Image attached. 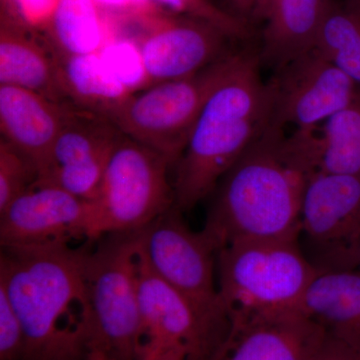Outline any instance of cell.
Segmentation results:
<instances>
[{
  "label": "cell",
  "mask_w": 360,
  "mask_h": 360,
  "mask_svg": "<svg viewBox=\"0 0 360 360\" xmlns=\"http://www.w3.org/2000/svg\"><path fill=\"white\" fill-rule=\"evenodd\" d=\"M85 250L1 248L0 285L22 323V360H89L94 354Z\"/></svg>",
  "instance_id": "obj_1"
},
{
  "label": "cell",
  "mask_w": 360,
  "mask_h": 360,
  "mask_svg": "<svg viewBox=\"0 0 360 360\" xmlns=\"http://www.w3.org/2000/svg\"><path fill=\"white\" fill-rule=\"evenodd\" d=\"M312 174L283 130L269 125L220 179L201 232L217 252L234 241L298 240Z\"/></svg>",
  "instance_id": "obj_2"
},
{
  "label": "cell",
  "mask_w": 360,
  "mask_h": 360,
  "mask_svg": "<svg viewBox=\"0 0 360 360\" xmlns=\"http://www.w3.org/2000/svg\"><path fill=\"white\" fill-rule=\"evenodd\" d=\"M260 65L259 54L250 49L229 56L174 165V206L180 212L193 210L212 195L220 179L269 127L271 96Z\"/></svg>",
  "instance_id": "obj_3"
},
{
  "label": "cell",
  "mask_w": 360,
  "mask_h": 360,
  "mask_svg": "<svg viewBox=\"0 0 360 360\" xmlns=\"http://www.w3.org/2000/svg\"><path fill=\"white\" fill-rule=\"evenodd\" d=\"M217 272L229 321L303 311L317 274L296 239L234 241L217 252Z\"/></svg>",
  "instance_id": "obj_4"
},
{
  "label": "cell",
  "mask_w": 360,
  "mask_h": 360,
  "mask_svg": "<svg viewBox=\"0 0 360 360\" xmlns=\"http://www.w3.org/2000/svg\"><path fill=\"white\" fill-rule=\"evenodd\" d=\"M141 236L115 232L85 250L84 276L94 319V352L136 360L146 342L139 298Z\"/></svg>",
  "instance_id": "obj_5"
},
{
  "label": "cell",
  "mask_w": 360,
  "mask_h": 360,
  "mask_svg": "<svg viewBox=\"0 0 360 360\" xmlns=\"http://www.w3.org/2000/svg\"><path fill=\"white\" fill-rule=\"evenodd\" d=\"M172 167L165 156L122 134L92 200L94 241L141 231L174 207Z\"/></svg>",
  "instance_id": "obj_6"
},
{
  "label": "cell",
  "mask_w": 360,
  "mask_h": 360,
  "mask_svg": "<svg viewBox=\"0 0 360 360\" xmlns=\"http://www.w3.org/2000/svg\"><path fill=\"white\" fill-rule=\"evenodd\" d=\"M112 35L141 49L151 84L191 77L225 54L231 39L217 26L165 11L153 4L110 14Z\"/></svg>",
  "instance_id": "obj_7"
},
{
  "label": "cell",
  "mask_w": 360,
  "mask_h": 360,
  "mask_svg": "<svg viewBox=\"0 0 360 360\" xmlns=\"http://www.w3.org/2000/svg\"><path fill=\"white\" fill-rule=\"evenodd\" d=\"M231 54L191 77L153 84L132 94L110 122L123 134L165 156L174 167Z\"/></svg>",
  "instance_id": "obj_8"
},
{
  "label": "cell",
  "mask_w": 360,
  "mask_h": 360,
  "mask_svg": "<svg viewBox=\"0 0 360 360\" xmlns=\"http://www.w3.org/2000/svg\"><path fill=\"white\" fill-rule=\"evenodd\" d=\"M298 245L316 272L357 269L360 176L316 172L303 193Z\"/></svg>",
  "instance_id": "obj_9"
},
{
  "label": "cell",
  "mask_w": 360,
  "mask_h": 360,
  "mask_svg": "<svg viewBox=\"0 0 360 360\" xmlns=\"http://www.w3.org/2000/svg\"><path fill=\"white\" fill-rule=\"evenodd\" d=\"M151 269L201 311L229 321L215 281L217 253L202 232L191 231L175 206L139 231Z\"/></svg>",
  "instance_id": "obj_10"
},
{
  "label": "cell",
  "mask_w": 360,
  "mask_h": 360,
  "mask_svg": "<svg viewBox=\"0 0 360 360\" xmlns=\"http://www.w3.org/2000/svg\"><path fill=\"white\" fill-rule=\"evenodd\" d=\"M267 84L269 125L278 129H314L360 99V84L314 49L277 68Z\"/></svg>",
  "instance_id": "obj_11"
},
{
  "label": "cell",
  "mask_w": 360,
  "mask_h": 360,
  "mask_svg": "<svg viewBox=\"0 0 360 360\" xmlns=\"http://www.w3.org/2000/svg\"><path fill=\"white\" fill-rule=\"evenodd\" d=\"M92 201L73 195L56 184L37 179L0 213L1 248L71 246L94 243Z\"/></svg>",
  "instance_id": "obj_12"
},
{
  "label": "cell",
  "mask_w": 360,
  "mask_h": 360,
  "mask_svg": "<svg viewBox=\"0 0 360 360\" xmlns=\"http://www.w3.org/2000/svg\"><path fill=\"white\" fill-rule=\"evenodd\" d=\"M139 298L144 343L179 348L189 360L212 359L229 331V322L201 311L161 279L149 266L141 245Z\"/></svg>",
  "instance_id": "obj_13"
},
{
  "label": "cell",
  "mask_w": 360,
  "mask_h": 360,
  "mask_svg": "<svg viewBox=\"0 0 360 360\" xmlns=\"http://www.w3.org/2000/svg\"><path fill=\"white\" fill-rule=\"evenodd\" d=\"M122 136V132L108 118L72 104L46 167L37 179L94 200Z\"/></svg>",
  "instance_id": "obj_14"
},
{
  "label": "cell",
  "mask_w": 360,
  "mask_h": 360,
  "mask_svg": "<svg viewBox=\"0 0 360 360\" xmlns=\"http://www.w3.org/2000/svg\"><path fill=\"white\" fill-rule=\"evenodd\" d=\"M326 340L304 311L236 319L212 360H315Z\"/></svg>",
  "instance_id": "obj_15"
},
{
  "label": "cell",
  "mask_w": 360,
  "mask_h": 360,
  "mask_svg": "<svg viewBox=\"0 0 360 360\" xmlns=\"http://www.w3.org/2000/svg\"><path fill=\"white\" fill-rule=\"evenodd\" d=\"M72 104L53 101L21 87L0 85L1 139L44 172Z\"/></svg>",
  "instance_id": "obj_16"
},
{
  "label": "cell",
  "mask_w": 360,
  "mask_h": 360,
  "mask_svg": "<svg viewBox=\"0 0 360 360\" xmlns=\"http://www.w3.org/2000/svg\"><path fill=\"white\" fill-rule=\"evenodd\" d=\"M34 30L1 9L0 85L32 90L65 103L58 85L56 54L46 40L37 39Z\"/></svg>",
  "instance_id": "obj_17"
},
{
  "label": "cell",
  "mask_w": 360,
  "mask_h": 360,
  "mask_svg": "<svg viewBox=\"0 0 360 360\" xmlns=\"http://www.w3.org/2000/svg\"><path fill=\"white\" fill-rule=\"evenodd\" d=\"M331 0H272L265 18L260 63L274 70L314 49Z\"/></svg>",
  "instance_id": "obj_18"
},
{
  "label": "cell",
  "mask_w": 360,
  "mask_h": 360,
  "mask_svg": "<svg viewBox=\"0 0 360 360\" xmlns=\"http://www.w3.org/2000/svg\"><path fill=\"white\" fill-rule=\"evenodd\" d=\"M303 311L326 335L360 354V269L317 272L303 300Z\"/></svg>",
  "instance_id": "obj_19"
},
{
  "label": "cell",
  "mask_w": 360,
  "mask_h": 360,
  "mask_svg": "<svg viewBox=\"0 0 360 360\" xmlns=\"http://www.w3.org/2000/svg\"><path fill=\"white\" fill-rule=\"evenodd\" d=\"M290 139L314 174L360 176V99L319 127L296 129Z\"/></svg>",
  "instance_id": "obj_20"
},
{
  "label": "cell",
  "mask_w": 360,
  "mask_h": 360,
  "mask_svg": "<svg viewBox=\"0 0 360 360\" xmlns=\"http://www.w3.org/2000/svg\"><path fill=\"white\" fill-rule=\"evenodd\" d=\"M56 58L63 99L82 110L110 120L132 96L98 53Z\"/></svg>",
  "instance_id": "obj_21"
},
{
  "label": "cell",
  "mask_w": 360,
  "mask_h": 360,
  "mask_svg": "<svg viewBox=\"0 0 360 360\" xmlns=\"http://www.w3.org/2000/svg\"><path fill=\"white\" fill-rule=\"evenodd\" d=\"M42 30L63 56L98 53L111 37L110 15L96 0H58Z\"/></svg>",
  "instance_id": "obj_22"
},
{
  "label": "cell",
  "mask_w": 360,
  "mask_h": 360,
  "mask_svg": "<svg viewBox=\"0 0 360 360\" xmlns=\"http://www.w3.org/2000/svg\"><path fill=\"white\" fill-rule=\"evenodd\" d=\"M314 49L360 84V7L333 2Z\"/></svg>",
  "instance_id": "obj_23"
},
{
  "label": "cell",
  "mask_w": 360,
  "mask_h": 360,
  "mask_svg": "<svg viewBox=\"0 0 360 360\" xmlns=\"http://www.w3.org/2000/svg\"><path fill=\"white\" fill-rule=\"evenodd\" d=\"M98 54L111 72L132 94L153 85L141 49L132 40L111 35Z\"/></svg>",
  "instance_id": "obj_24"
},
{
  "label": "cell",
  "mask_w": 360,
  "mask_h": 360,
  "mask_svg": "<svg viewBox=\"0 0 360 360\" xmlns=\"http://www.w3.org/2000/svg\"><path fill=\"white\" fill-rule=\"evenodd\" d=\"M134 4H153L165 11L205 20L234 39H245L248 27L245 20L221 11L210 0H131Z\"/></svg>",
  "instance_id": "obj_25"
},
{
  "label": "cell",
  "mask_w": 360,
  "mask_h": 360,
  "mask_svg": "<svg viewBox=\"0 0 360 360\" xmlns=\"http://www.w3.org/2000/svg\"><path fill=\"white\" fill-rule=\"evenodd\" d=\"M37 179L34 165L20 151L0 141V213Z\"/></svg>",
  "instance_id": "obj_26"
},
{
  "label": "cell",
  "mask_w": 360,
  "mask_h": 360,
  "mask_svg": "<svg viewBox=\"0 0 360 360\" xmlns=\"http://www.w3.org/2000/svg\"><path fill=\"white\" fill-rule=\"evenodd\" d=\"M25 347L22 323L6 290L0 285V360H22Z\"/></svg>",
  "instance_id": "obj_27"
},
{
  "label": "cell",
  "mask_w": 360,
  "mask_h": 360,
  "mask_svg": "<svg viewBox=\"0 0 360 360\" xmlns=\"http://www.w3.org/2000/svg\"><path fill=\"white\" fill-rule=\"evenodd\" d=\"M2 7L25 25L44 30L58 0H1Z\"/></svg>",
  "instance_id": "obj_28"
},
{
  "label": "cell",
  "mask_w": 360,
  "mask_h": 360,
  "mask_svg": "<svg viewBox=\"0 0 360 360\" xmlns=\"http://www.w3.org/2000/svg\"><path fill=\"white\" fill-rule=\"evenodd\" d=\"M315 360H360V354L345 343L328 335Z\"/></svg>",
  "instance_id": "obj_29"
},
{
  "label": "cell",
  "mask_w": 360,
  "mask_h": 360,
  "mask_svg": "<svg viewBox=\"0 0 360 360\" xmlns=\"http://www.w3.org/2000/svg\"><path fill=\"white\" fill-rule=\"evenodd\" d=\"M136 360H189L179 348L144 343Z\"/></svg>",
  "instance_id": "obj_30"
},
{
  "label": "cell",
  "mask_w": 360,
  "mask_h": 360,
  "mask_svg": "<svg viewBox=\"0 0 360 360\" xmlns=\"http://www.w3.org/2000/svg\"><path fill=\"white\" fill-rule=\"evenodd\" d=\"M96 2L110 13H120L135 6L130 0H96Z\"/></svg>",
  "instance_id": "obj_31"
},
{
  "label": "cell",
  "mask_w": 360,
  "mask_h": 360,
  "mask_svg": "<svg viewBox=\"0 0 360 360\" xmlns=\"http://www.w3.org/2000/svg\"><path fill=\"white\" fill-rule=\"evenodd\" d=\"M229 1L236 13H238V18L243 20L246 18H250L255 0H229Z\"/></svg>",
  "instance_id": "obj_32"
},
{
  "label": "cell",
  "mask_w": 360,
  "mask_h": 360,
  "mask_svg": "<svg viewBox=\"0 0 360 360\" xmlns=\"http://www.w3.org/2000/svg\"><path fill=\"white\" fill-rule=\"evenodd\" d=\"M272 0H255V7L250 18L255 20L264 21L269 13Z\"/></svg>",
  "instance_id": "obj_33"
},
{
  "label": "cell",
  "mask_w": 360,
  "mask_h": 360,
  "mask_svg": "<svg viewBox=\"0 0 360 360\" xmlns=\"http://www.w3.org/2000/svg\"><path fill=\"white\" fill-rule=\"evenodd\" d=\"M89 360H113L110 357L106 356L105 354H101V352H96L90 355Z\"/></svg>",
  "instance_id": "obj_34"
},
{
  "label": "cell",
  "mask_w": 360,
  "mask_h": 360,
  "mask_svg": "<svg viewBox=\"0 0 360 360\" xmlns=\"http://www.w3.org/2000/svg\"><path fill=\"white\" fill-rule=\"evenodd\" d=\"M347 6L360 7V0H347Z\"/></svg>",
  "instance_id": "obj_35"
},
{
  "label": "cell",
  "mask_w": 360,
  "mask_h": 360,
  "mask_svg": "<svg viewBox=\"0 0 360 360\" xmlns=\"http://www.w3.org/2000/svg\"><path fill=\"white\" fill-rule=\"evenodd\" d=\"M357 269H360V245L359 248V255H357Z\"/></svg>",
  "instance_id": "obj_36"
}]
</instances>
